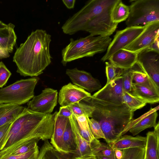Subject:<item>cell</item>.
Instances as JSON below:
<instances>
[{
  "instance_id": "obj_40",
  "label": "cell",
  "mask_w": 159,
  "mask_h": 159,
  "mask_svg": "<svg viewBox=\"0 0 159 159\" xmlns=\"http://www.w3.org/2000/svg\"><path fill=\"white\" fill-rule=\"evenodd\" d=\"M10 56V53L7 51L0 48V59L8 58Z\"/></svg>"
},
{
  "instance_id": "obj_42",
  "label": "cell",
  "mask_w": 159,
  "mask_h": 159,
  "mask_svg": "<svg viewBox=\"0 0 159 159\" xmlns=\"http://www.w3.org/2000/svg\"><path fill=\"white\" fill-rule=\"evenodd\" d=\"M7 25L0 20V28H2L7 26Z\"/></svg>"
},
{
  "instance_id": "obj_22",
  "label": "cell",
  "mask_w": 159,
  "mask_h": 159,
  "mask_svg": "<svg viewBox=\"0 0 159 159\" xmlns=\"http://www.w3.org/2000/svg\"><path fill=\"white\" fill-rule=\"evenodd\" d=\"M15 25L9 23L6 27L0 28V48L11 53L15 45L17 37L14 29Z\"/></svg>"
},
{
  "instance_id": "obj_2",
  "label": "cell",
  "mask_w": 159,
  "mask_h": 159,
  "mask_svg": "<svg viewBox=\"0 0 159 159\" xmlns=\"http://www.w3.org/2000/svg\"><path fill=\"white\" fill-rule=\"evenodd\" d=\"M51 35L42 29L31 32L17 48L13 58L17 72L24 77L42 74L51 62L49 46Z\"/></svg>"
},
{
  "instance_id": "obj_4",
  "label": "cell",
  "mask_w": 159,
  "mask_h": 159,
  "mask_svg": "<svg viewBox=\"0 0 159 159\" xmlns=\"http://www.w3.org/2000/svg\"><path fill=\"white\" fill-rule=\"evenodd\" d=\"M111 40L109 36L95 37L90 34L75 40L71 38L70 43L62 50L61 63L65 66L72 61L103 52Z\"/></svg>"
},
{
  "instance_id": "obj_30",
  "label": "cell",
  "mask_w": 159,
  "mask_h": 159,
  "mask_svg": "<svg viewBox=\"0 0 159 159\" xmlns=\"http://www.w3.org/2000/svg\"><path fill=\"white\" fill-rule=\"evenodd\" d=\"M106 72L107 80L106 85L122 75L124 70L116 67L110 63L106 62Z\"/></svg>"
},
{
  "instance_id": "obj_12",
  "label": "cell",
  "mask_w": 159,
  "mask_h": 159,
  "mask_svg": "<svg viewBox=\"0 0 159 159\" xmlns=\"http://www.w3.org/2000/svg\"><path fill=\"white\" fill-rule=\"evenodd\" d=\"M159 21L148 24L134 41L123 49L137 53L147 49L159 34Z\"/></svg>"
},
{
  "instance_id": "obj_8",
  "label": "cell",
  "mask_w": 159,
  "mask_h": 159,
  "mask_svg": "<svg viewBox=\"0 0 159 159\" xmlns=\"http://www.w3.org/2000/svg\"><path fill=\"white\" fill-rule=\"evenodd\" d=\"M145 28V26H132L117 31L101 60L104 61L108 60L116 52L130 44L143 31Z\"/></svg>"
},
{
  "instance_id": "obj_36",
  "label": "cell",
  "mask_w": 159,
  "mask_h": 159,
  "mask_svg": "<svg viewBox=\"0 0 159 159\" xmlns=\"http://www.w3.org/2000/svg\"><path fill=\"white\" fill-rule=\"evenodd\" d=\"M58 114L60 116L70 118L73 114L68 106L61 107L58 112Z\"/></svg>"
},
{
  "instance_id": "obj_3",
  "label": "cell",
  "mask_w": 159,
  "mask_h": 159,
  "mask_svg": "<svg viewBox=\"0 0 159 159\" xmlns=\"http://www.w3.org/2000/svg\"><path fill=\"white\" fill-rule=\"evenodd\" d=\"M82 101L94 107L92 118L100 125L107 144L115 142L130 128L134 112L124 103L113 104L92 96Z\"/></svg>"
},
{
  "instance_id": "obj_31",
  "label": "cell",
  "mask_w": 159,
  "mask_h": 159,
  "mask_svg": "<svg viewBox=\"0 0 159 159\" xmlns=\"http://www.w3.org/2000/svg\"><path fill=\"white\" fill-rule=\"evenodd\" d=\"M89 128L91 134L96 139L102 138L105 139L104 134L99 123L93 118L87 117Z\"/></svg>"
},
{
  "instance_id": "obj_29",
  "label": "cell",
  "mask_w": 159,
  "mask_h": 159,
  "mask_svg": "<svg viewBox=\"0 0 159 159\" xmlns=\"http://www.w3.org/2000/svg\"><path fill=\"white\" fill-rule=\"evenodd\" d=\"M123 103L125 104L133 112L145 106L147 103L132 95L124 91L122 97Z\"/></svg>"
},
{
  "instance_id": "obj_14",
  "label": "cell",
  "mask_w": 159,
  "mask_h": 159,
  "mask_svg": "<svg viewBox=\"0 0 159 159\" xmlns=\"http://www.w3.org/2000/svg\"><path fill=\"white\" fill-rule=\"evenodd\" d=\"M66 74L74 85L86 90L90 93L99 90L101 87L97 80L90 73L84 70H79L76 68L67 69Z\"/></svg>"
},
{
  "instance_id": "obj_1",
  "label": "cell",
  "mask_w": 159,
  "mask_h": 159,
  "mask_svg": "<svg viewBox=\"0 0 159 159\" xmlns=\"http://www.w3.org/2000/svg\"><path fill=\"white\" fill-rule=\"evenodd\" d=\"M58 112L44 114L25 107L11 122L8 132L0 144V159L33 140L50 139Z\"/></svg>"
},
{
  "instance_id": "obj_5",
  "label": "cell",
  "mask_w": 159,
  "mask_h": 159,
  "mask_svg": "<svg viewBox=\"0 0 159 159\" xmlns=\"http://www.w3.org/2000/svg\"><path fill=\"white\" fill-rule=\"evenodd\" d=\"M118 0H90L91 12L89 20L83 31L94 36H109L116 29L118 24L112 22V10Z\"/></svg>"
},
{
  "instance_id": "obj_16",
  "label": "cell",
  "mask_w": 159,
  "mask_h": 159,
  "mask_svg": "<svg viewBox=\"0 0 159 159\" xmlns=\"http://www.w3.org/2000/svg\"><path fill=\"white\" fill-rule=\"evenodd\" d=\"M138 53L120 49L114 53L109 59L110 63L124 70L131 68L137 62Z\"/></svg>"
},
{
  "instance_id": "obj_15",
  "label": "cell",
  "mask_w": 159,
  "mask_h": 159,
  "mask_svg": "<svg viewBox=\"0 0 159 159\" xmlns=\"http://www.w3.org/2000/svg\"><path fill=\"white\" fill-rule=\"evenodd\" d=\"M158 109V106L154 108H151L139 118L133 120L131 122L129 132L133 136H135L147 128L155 127L157 124V111Z\"/></svg>"
},
{
  "instance_id": "obj_13",
  "label": "cell",
  "mask_w": 159,
  "mask_h": 159,
  "mask_svg": "<svg viewBox=\"0 0 159 159\" xmlns=\"http://www.w3.org/2000/svg\"><path fill=\"white\" fill-rule=\"evenodd\" d=\"M91 96L90 93L84 89L70 83L63 86L60 90L58 102L61 107L69 106Z\"/></svg>"
},
{
  "instance_id": "obj_17",
  "label": "cell",
  "mask_w": 159,
  "mask_h": 159,
  "mask_svg": "<svg viewBox=\"0 0 159 159\" xmlns=\"http://www.w3.org/2000/svg\"><path fill=\"white\" fill-rule=\"evenodd\" d=\"M69 118L59 116L57 114L55 120L53 134L50 143L58 152L63 154L62 137Z\"/></svg>"
},
{
  "instance_id": "obj_18",
  "label": "cell",
  "mask_w": 159,
  "mask_h": 159,
  "mask_svg": "<svg viewBox=\"0 0 159 159\" xmlns=\"http://www.w3.org/2000/svg\"><path fill=\"white\" fill-rule=\"evenodd\" d=\"M144 159H159V123L153 131L147 134Z\"/></svg>"
},
{
  "instance_id": "obj_43",
  "label": "cell",
  "mask_w": 159,
  "mask_h": 159,
  "mask_svg": "<svg viewBox=\"0 0 159 159\" xmlns=\"http://www.w3.org/2000/svg\"><path fill=\"white\" fill-rule=\"evenodd\" d=\"M97 159H109V158L104 157L97 156H96Z\"/></svg>"
},
{
  "instance_id": "obj_38",
  "label": "cell",
  "mask_w": 159,
  "mask_h": 159,
  "mask_svg": "<svg viewBox=\"0 0 159 159\" xmlns=\"http://www.w3.org/2000/svg\"><path fill=\"white\" fill-rule=\"evenodd\" d=\"M159 39L158 34L157 36L152 43L146 49L152 50L159 52Z\"/></svg>"
},
{
  "instance_id": "obj_25",
  "label": "cell",
  "mask_w": 159,
  "mask_h": 159,
  "mask_svg": "<svg viewBox=\"0 0 159 159\" xmlns=\"http://www.w3.org/2000/svg\"><path fill=\"white\" fill-rule=\"evenodd\" d=\"M113 149L112 154L109 159H144L145 147Z\"/></svg>"
},
{
  "instance_id": "obj_34",
  "label": "cell",
  "mask_w": 159,
  "mask_h": 159,
  "mask_svg": "<svg viewBox=\"0 0 159 159\" xmlns=\"http://www.w3.org/2000/svg\"><path fill=\"white\" fill-rule=\"evenodd\" d=\"M132 72L131 69L124 70L122 75L123 87L124 91L130 93L132 86Z\"/></svg>"
},
{
  "instance_id": "obj_11",
  "label": "cell",
  "mask_w": 159,
  "mask_h": 159,
  "mask_svg": "<svg viewBox=\"0 0 159 159\" xmlns=\"http://www.w3.org/2000/svg\"><path fill=\"white\" fill-rule=\"evenodd\" d=\"M122 75L105 85L95 93L92 97L110 103L120 105L123 104L124 93Z\"/></svg>"
},
{
  "instance_id": "obj_6",
  "label": "cell",
  "mask_w": 159,
  "mask_h": 159,
  "mask_svg": "<svg viewBox=\"0 0 159 159\" xmlns=\"http://www.w3.org/2000/svg\"><path fill=\"white\" fill-rule=\"evenodd\" d=\"M39 80L37 77L22 79L0 89V104L20 105L28 102L34 97V89Z\"/></svg>"
},
{
  "instance_id": "obj_7",
  "label": "cell",
  "mask_w": 159,
  "mask_h": 159,
  "mask_svg": "<svg viewBox=\"0 0 159 159\" xmlns=\"http://www.w3.org/2000/svg\"><path fill=\"white\" fill-rule=\"evenodd\" d=\"M129 13L126 20L127 27L145 26L159 21V0L131 1Z\"/></svg>"
},
{
  "instance_id": "obj_41",
  "label": "cell",
  "mask_w": 159,
  "mask_h": 159,
  "mask_svg": "<svg viewBox=\"0 0 159 159\" xmlns=\"http://www.w3.org/2000/svg\"><path fill=\"white\" fill-rule=\"evenodd\" d=\"M70 159H97L96 157L93 155L84 156H76L75 157Z\"/></svg>"
},
{
  "instance_id": "obj_23",
  "label": "cell",
  "mask_w": 159,
  "mask_h": 159,
  "mask_svg": "<svg viewBox=\"0 0 159 159\" xmlns=\"http://www.w3.org/2000/svg\"><path fill=\"white\" fill-rule=\"evenodd\" d=\"M130 69L132 72V84L144 85L159 92V89L137 62Z\"/></svg>"
},
{
  "instance_id": "obj_24",
  "label": "cell",
  "mask_w": 159,
  "mask_h": 159,
  "mask_svg": "<svg viewBox=\"0 0 159 159\" xmlns=\"http://www.w3.org/2000/svg\"><path fill=\"white\" fill-rule=\"evenodd\" d=\"M62 143L63 154L77 155L78 145L70 120L63 135Z\"/></svg>"
},
{
  "instance_id": "obj_27",
  "label": "cell",
  "mask_w": 159,
  "mask_h": 159,
  "mask_svg": "<svg viewBox=\"0 0 159 159\" xmlns=\"http://www.w3.org/2000/svg\"><path fill=\"white\" fill-rule=\"evenodd\" d=\"M61 154L47 139L44 141L36 159H62Z\"/></svg>"
},
{
  "instance_id": "obj_32",
  "label": "cell",
  "mask_w": 159,
  "mask_h": 159,
  "mask_svg": "<svg viewBox=\"0 0 159 159\" xmlns=\"http://www.w3.org/2000/svg\"><path fill=\"white\" fill-rule=\"evenodd\" d=\"M39 152V148L37 145L35 148L26 153L19 155H10L1 159H36Z\"/></svg>"
},
{
  "instance_id": "obj_35",
  "label": "cell",
  "mask_w": 159,
  "mask_h": 159,
  "mask_svg": "<svg viewBox=\"0 0 159 159\" xmlns=\"http://www.w3.org/2000/svg\"><path fill=\"white\" fill-rule=\"evenodd\" d=\"M11 75V72L2 61L0 62V88L6 85Z\"/></svg>"
},
{
  "instance_id": "obj_33",
  "label": "cell",
  "mask_w": 159,
  "mask_h": 159,
  "mask_svg": "<svg viewBox=\"0 0 159 159\" xmlns=\"http://www.w3.org/2000/svg\"><path fill=\"white\" fill-rule=\"evenodd\" d=\"M41 140L36 139L25 144L13 151L10 155H19L26 153L35 148L37 145L38 142Z\"/></svg>"
},
{
  "instance_id": "obj_9",
  "label": "cell",
  "mask_w": 159,
  "mask_h": 159,
  "mask_svg": "<svg viewBox=\"0 0 159 159\" xmlns=\"http://www.w3.org/2000/svg\"><path fill=\"white\" fill-rule=\"evenodd\" d=\"M58 93L57 90L45 88L41 93L34 96L27 103L28 108L38 113L51 114L57 104Z\"/></svg>"
},
{
  "instance_id": "obj_26",
  "label": "cell",
  "mask_w": 159,
  "mask_h": 159,
  "mask_svg": "<svg viewBox=\"0 0 159 159\" xmlns=\"http://www.w3.org/2000/svg\"><path fill=\"white\" fill-rule=\"evenodd\" d=\"M129 13V7L123 3L121 0H118L112 10L111 20L114 23L118 24L126 20Z\"/></svg>"
},
{
  "instance_id": "obj_10",
  "label": "cell",
  "mask_w": 159,
  "mask_h": 159,
  "mask_svg": "<svg viewBox=\"0 0 159 159\" xmlns=\"http://www.w3.org/2000/svg\"><path fill=\"white\" fill-rule=\"evenodd\" d=\"M137 62L159 89V52L145 49L138 53Z\"/></svg>"
},
{
  "instance_id": "obj_19",
  "label": "cell",
  "mask_w": 159,
  "mask_h": 159,
  "mask_svg": "<svg viewBox=\"0 0 159 159\" xmlns=\"http://www.w3.org/2000/svg\"><path fill=\"white\" fill-rule=\"evenodd\" d=\"M146 137L140 136L134 137L129 135L121 136L109 146L113 149H122L136 147H145Z\"/></svg>"
},
{
  "instance_id": "obj_20",
  "label": "cell",
  "mask_w": 159,
  "mask_h": 159,
  "mask_svg": "<svg viewBox=\"0 0 159 159\" xmlns=\"http://www.w3.org/2000/svg\"><path fill=\"white\" fill-rule=\"evenodd\" d=\"M129 93L147 103L154 104L159 102V92L142 85L132 84Z\"/></svg>"
},
{
  "instance_id": "obj_37",
  "label": "cell",
  "mask_w": 159,
  "mask_h": 159,
  "mask_svg": "<svg viewBox=\"0 0 159 159\" xmlns=\"http://www.w3.org/2000/svg\"><path fill=\"white\" fill-rule=\"evenodd\" d=\"M11 123L7 124L0 128V144L7 134Z\"/></svg>"
},
{
  "instance_id": "obj_21",
  "label": "cell",
  "mask_w": 159,
  "mask_h": 159,
  "mask_svg": "<svg viewBox=\"0 0 159 159\" xmlns=\"http://www.w3.org/2000/svg\"><path fill=\"white\" fill-rule=\"evenodd\" d=\"M24 108L13 104H0V128L11 123L22 112Z\"/></svg>"
},
{
  "instance_id": "obj_28",
  "label": "cell",
  "mask_w": 159,
  "mask_h": 159,
  "mask_svg": "<svg viewBox=\"0 0 159 159\" xmlns=\"http://www.w3.org/2000/svg\"><path fill=\"white\" fill-rule=\"evenodd\" d=\"M74 115L75 116L84 115L92 118L94 110V107L83 101L76 102L68 106Z\"/></svg>"
},
{
  "instance_id": "obj_39",
  "label": "cell",
  "mask_w": 159,
  "mask_h": 159,
  "mask_svg": "<svg viewBox=\"0 0 159 159\" xmlns=\"http://www.w3.org/2000/svg\"><path fill=\"white\" fill-rule=\"evenodd\" d=\"M62 1L67 8L70 9L74 8L75 0H63Z\"/></svg>"
}]
</instances>
